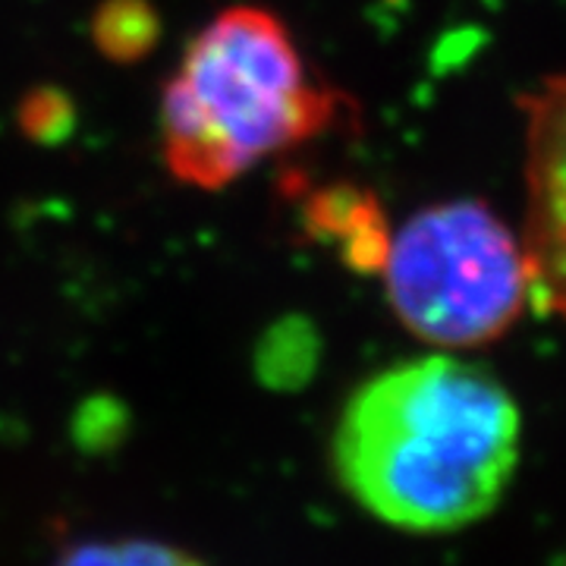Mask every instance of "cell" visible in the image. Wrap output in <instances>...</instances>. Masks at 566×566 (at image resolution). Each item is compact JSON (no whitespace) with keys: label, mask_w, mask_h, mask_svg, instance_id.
<instances>
[{"label":"cell","mask_w":566,"mask_h":566,"mask_svg":"<svg viewBox=\"0 0 566 566\" xmlns=\"http://www.w3.org/2000/svg\"><path fill=\"white\" fill-rule=\"evenodd\" d=\"M523 412L488 368L447 353L371 375L331 434L334 475L385 526L450 535L491 516L516 479Z\"/></svg>","instance_id":"obj_1"},{"label":"cell","mask_w":566,"mask_h":566,"mask_svg":"<svg viewBox=\"0 0 566 566\" xmlns=\"http://www.w3.org/2000/svg\"><path fill=\"white\" fill-rule=\"evenodd\" d=\"M337 95L308 73L286 22L264 7H230L189 41L164 85L167 170L223 189L277 151L324 133Z\"/></svg>","instance_id":"obj_2"},{"label":"cell","mask_w":566,"mask_h":566,"mask_svg":"<svg viewBox=\"0 0 566 566\" xmlns=\"http://www.w3.org/2000/svg\"><path fill=\"white\" fill-rule=\"evenodd\" d=\"M381 274L397 322L444 349L497 344L532 305L523 240L482 199L419 208L390 237Z\"/></svg>","instance_id":"obj_3"},{"label":"cell","mask_w":566,"mask_h":566,"mask_svg":"<svg viewBox=\"0 0 566 566\" xmlns=\"http://www.w3.org/2000/svg\"><path fill=\"white\" fill-rule=\"evenodd\" d=\"M526 136V249L532 305L566 322V70L523 92Z\"/></svg>","instance_id":"obj_4"},{"label":"cell","mask_w":566,"mask_h":566,"mask_svg":"<svg viewBox=\"0 0 566 566\" xmlns=\"http://www.w3.org/2000/svg\"><path fill=\"white\" fill-rule=\"evenodd\" d=\"M305 223L315 237L337 240L349 268L381 271L390 233L368 192L340 189V186L324 189L305 208Z\"/></svg>","instance_id":"obj_5"},{"label":"cell","mask_w":566,"mask_h":566,"mask_svg":"<svg viewBox=\"0 0 566 566\" xmlns=\"http://www.w3.org/2000/svg\"><path fill=\"white\" fill-rule=\"evenodd\" d=\"M161 35V20L148 0H104L92 17V41L107 61L145 57Z\"/></svg>","instance_id":"obj_6"},{"label":"cell","mask_w":566,"mask_h":566,"mask_svg":"<svg viewBox=\"0 0 566 566\" xmlns=\"http://www.w3.org/2000/svg\"><path fill=\"white\" fill-rule=\"evenodd\" d=\"M51 566H208L186 547L158 538H85L66 545Z\"/></svg>","instance_id":"obj_7"},{"label":"cell","mask_w":566,"mask_h":566,"mask_svg":"<svg viewBox=\"0 0 566 566\" xmlns=\"http://www.w3.org/2000/svg\"><path fill=\"white\" fill-rule=\"evenodd\" d=\"M262 375L268 381H277V385H290L296 375H305L312 365H315V334L305 322H290L277 324L262 344Z\"/></svg>","instance_id":"obj_8"},{"label":"cell","mask_w":566,"mask_h":566,"mask_svg":"<svg viewBox=\"0 0 566 566\" xmlns=\"http://www.w3.org/2000/svg\"><path fill=\"white\" fill-rule=\"evenodd\" d=\"M73 120V104L57 88H35L20 104V126L32 142H61Z\"/></svg>","instance_id":"obj_9"},{"label":"cell","mask_w":566,"mask_h":566,"mask_svg":"<svg viewBox=\"0 0 566 566\" xmlns=\"http://www.w3.org/2000/svg\"><path fill=\"white\" fill-rule=\"evenodd\" d=\"M564 566H566V564H564Z\"/></svg>","instance_id":"obj_10"}]
</instances>
